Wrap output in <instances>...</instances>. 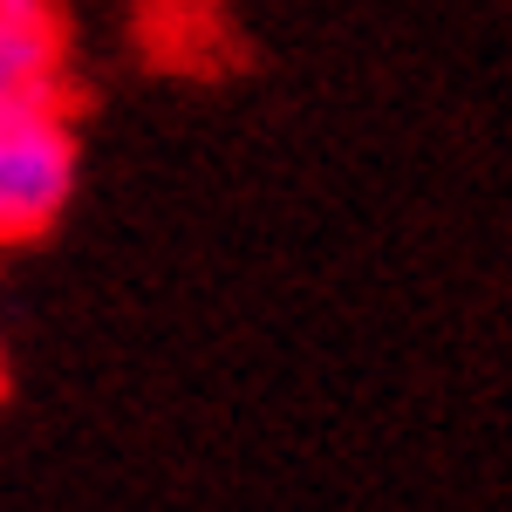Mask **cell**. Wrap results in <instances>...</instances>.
I'll return each instance as SVG.
<instances>
[{
	"mask_svg": "<svg viewBox=\"0 0 512 512\" xmlns=\"http://www.w3.org/2000/svg\"><path fill=\"white\" fill-rule=\"evenodd\" d=\"M76 117L69 103L0 110V246L41 239L76 198Z\"/></svg>",
	"mask_w": 512,
	"mask_h": 512,
	"instance_id": "obj_1",
	"label": "cell"
},
{
	"mask_svg": "<svg viewBox=\"0 0 512 512\" xmlns=\"http://www.w3.org/2000/svg\"><path fill=\"white\" fill-rule=\"evenodd\" d=\"M69 103L62 0H0V110Z\"/></svg>",
	"mask_w": 512,
	"mask_h": 512,
	"instance_id": "obj_2",
	"label": "cell"
},
{
	"mask_svg": "<svg viewBox=\"0 0 512 512\" xmlns=\"http://www.w3.org/2000/svg\"><path fill=\"white\" fill-rule=\"evenodd\" d=\"M0 390H7V355H0Z\"/></svg>",
	"mask_w": 512,
	"mask_h": 512,
	"instance_id": "obj_3",
	"label": "cell"
}]
</instances>
